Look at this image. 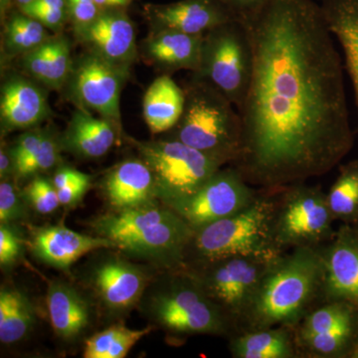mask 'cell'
Listing matches in <instances>:
<instances>
[{
    "label": "cell",
    "mask_w": 358,
    "mask_h": 358,
    "mask_svg": "<svg viewBox=\"0 0 358 358\" xmlns=\"http://www.w3.org/2000/svg\"><path fill=\"white\" fill-rule=\"evenodd\" d=\"M103 192L115 210L157 203L152 171L143 159H128L115 166L103 179Z\"/></svg>",
    "instance_id": "18"
},
{
    "label": "cell",
    "mask_w": 358,
    "mask_h": 358,
    "mask_svg": "<svg viewBox=\"0 0 358 358\" xmlns=\"http://www.w3.org/2000/svg\"><path fill=\"white\" fill-rule=\"evenodd\" d=\"M320 250L324 268L320 301H346L358 308V225L343 224Z\"/></svg>",
    "instance_id": "14"
},
{
    "label": "cell",
    "mask_w": 358,
    "mask_h": 358,
    "mask_svg": "<svg viewBox=\"0 0 358 358\" xmlns=\"http://www.w3.org/2000/svg\"><path fill=\"white\" fill-rule=\"evenodd\" d=\"M155 30H176L204 35L218 26L238 20L222 0H180L145 7Z\"/></svg>",
    "instance_id": "15"
},
{
    "label": "cell",
    "mask_w": 358,
    "mask_h": 358,
    "mask_svg": "<svg viewBox=\"0 0 358 358\" xmlns=\"http://www.w3.org/2000/svg\"><path fill=\"white\" fill-rule=\"evenodd\" d=\"M222 1L239 20L242 16L254 13L257 9L265 6L268 0H222Z\"/></svg>",
    "instance_id": "39"
},
{
    "label": "cell",
    "mask_w": 358,
    "mask_h": 358,
    "mask_svg": "<svg viewBox=\"0 0 358 358\" xmlns=\"http://www.w3.org/2000/svg\"><path fill=\"white\" fill-rule=\"evenodd\" d=\"M252 69L251 44L239 20L225 23L204 34L201 63L195 74L217 88L236 109L246 96Z\"/></svg>",
    "instance_id": "9"
},
{
    "label": "cell",
    "mask_w": 358,
    "mask_h": 358,
    "mask_svg": "<svg viewBox=\"0 0 358 358\" xmlns=\"http://www.w3.org/2000/svg\"><path fill=\"white\" fill-rule=\"evenodd\" d=\"M150 281L145 268L115 254L96 260L87 277L96 300L106 312L115 317L138 307Z\"/></svg>",
    "instance_id": "12"
},
{
    "label": "cell",
    "mask_w": 358,
    "mask_h": 358,
    "mask_svg": "<svg viewBox=\"0 0 358 358\" xmlns=\"http://www.w3.org/2000/svg\"><path fill=\"white\" fill-rule=\"evenodd\" d=\"M128 75V67L115 65L90 53L73 66L70 75L71 88L84 109L95 110L115 126L121 121L120 96Z\"/></svg>",
    "instance_id": "13"
},
{
    "label": "cell",
    "mask_w": 358,
    "mask_h": 358,
    "mask_svg": "<svg viewBox=\"0 0 358 358\" xmlns=\"http://www.w3.org/2000/svg\"><path fill=\"white\" fill-rule=\"evenodd\" d=\"M61 140L52 133L44 129L43 138L38 148L27 162L16 171V178H26L46 173L60 162Z\"/></svg>",
    "instance_id": "31"
},
{
    "label": "cell",
    "mask_w": 358,
    "mask_h": 358,
    "mask_svg": "<svg viewBox=\"0 0 358 358\" xmlns=\"http://www.w3.org/2000/svg\"><path fill=\"white\" fill-rule=\"evenodd\" d=\"M357 225H358V224H357Z\"/></svg>",
    "instance_id": "44"
},
{
    "label": "cell",
    "mask_w": 358,
    "mask_h": 358,
    "mask_svg": "<svg viewBox=\"0 0 358 358\" xmlns=\"http://www.w3.org/2000/svg\"><path fill=\"white\" fill-rule=\"evenodd\" d=\"M100 9L120 8L128 6L131 0H95Z\"/></svg>",
    "instance_id": "41"
},
{
    "label": "cell",
    "mask_w": 358,
    "mask_h": 358,
    "mask_svg": "<svg viewBox=\"0 0 358 358\" xmlns=\"http://www.w3.org/2000/svg\"><path fill=\"white\" fill-rule=\"evenodd\" d=\"M28 245L35 258L59 270H69L91 252L115 249L114 243L106 238L82 234L60 224L34 228Z\"/></svg>",
    "instance_id": "16"
},
{
    "label": "cell",
    "mask_w": 358,
    "mask_h": 358,
    "mask_svg": "<svg viewBox=\"0 0 358 358\" xmlns=\"http://www.w3.org/2000/svg\"><path fill=\"white\" fill-rule=\"evenodd\" d=\"M94 234L110 240L124 255L162 271L185 267L194 229L162 202L113 210L92 221Z\"/></svg>",
    "instance_id": "3"
},
{
    "label": "cell",
    "mask_w": 358,
    "mask_h": 358,
    "mask_svg": "<svg viewBox=\"0 0 358 358\" xmlns=\"http://www.w3.org/2000/svg\"><path fill=\"white\" fill-rule=\"evenodd\" d=\"M36 313L29 298L20 289L1 287L0 289V341L13 345L22 341L32 331Z\"/></svg>",
    "instance_id": "27"
},
{
    "label": "cell",
    "mask_w": 358,
    "mask_h": 358,
    "mask_svg": "<svg viewBox=\"0 0 358 358\" xmlns=\"http://www.w3.org/2000/svg\"><path fill=\"white\" fill-rule=\"evenodd\" d=\"M322 275L320 247H298L280 254L268 266L238 331L294 329L320 303Z\"/></svg>",
    "instance_id": "2"
},
{
    "label": "cell",
    "mask_w": 358,
    "mask_h": 358,
    "mask_svg": "<svg viewBox=\"0 0 358 358\" xmlns=\"http://www.w3.org/2000/svg\"><path fill=\"white\" fill-rule=\"evenodd\" d=\"M76 33L91 53L115 65L129 67L136 56L134 24L122 11H101L90 24L77 28Z\"/></svg>",
    "instance_id": "17"
},
{
    "label": "cell",
    "mask_w": 358,
    "mask_h": 358,
    "mask_svg": "<svg viewBox=\"0 0 358 358\" xmlns=\"http://www.w3.org/2000/svg\"><path fill=\"white\" fill-rule=\"evenodd\" d=\"M275 257L232 256L187 268L232 320L237 333L264 275Z\"/></svg>",
    "instance_id": "10"
},
{
    "label": "cell",
    "mask_w": 358,
    "mask_h": 358,
    "mask_svg": "<svg viewBox=\"0 0 358 358\" xmlns=\"http://www.w3.org/2000/svg\"><path fill=\"white\" fill-rule=\"evenodd\" d=\"M334 218L327 193L306 182L279 188L273 219V238L280 252L320 247L334 236Z\"/></svg>",
    "instance_id": "7"
},
{
    "label": "cell",
    "mask_w": 358,
    "mask_h": 358,
    "mask_svg": "<svg viewBox=\"0 0 358 358\" xmlns=\"http://www.w3.org/2000/svg\"><path fill=\"white\" fill-rule=\"evenodd\" d=\"M329 31L341 46L358 110V0H319Z\"/></svg>",
    "instance_id": "23"
},
{
    "label": "cell",
    "mask_w": 358,
    "mask_h": 358,
    "mask_svg": "<svg viewBox=\"0 0 358 358\" xmlns=\"http://www.w3.org/2000/svg\"><path fill=\"white\" fill-rule=\"evenodd\" d=\"M66 4V0H34L20 9L45 27L57 31L65 22Z\"/></svg>",
    "instance_id": "34"
},
{
    "label": "cell",
    "mask_w": 358,
    "mask_h": 358,
    "mask_svg": "<svg viewBox=\"0 0 358 358\" xmlns=\"http://www.w3.org/2000/svg\"><path fill=\"white\" fill-rule=\"evenodd\" d=\"M92 178L72 167H59L54 173L52 182L57 190L62 206H73L81 201L90 186Z\"/></svg>",
    "instance_id": "32"
},
{
    "label": "cell",
    "mask_w": 358,
    "mask_h": 358,
    "mask_svg": "<svg viewBox=\"0 0 358 358\" xmlns=\"http://www.w3.org/2000/svg\"><path fill=\"white\" fill-rule=\"evenodd\" d=\"M185 109L171 138L232 164L241 145V117L234 103L204 78L192 73L183 88Z\"/></svg>",
    "instance_id": "6"
},
{
    "label": "cell",
    "mask_w": 358,
    "mask_h": 358,
    "mask_svg": "<svg viewBox=\"0 0 358 358\" xmlns=\"http://www.w3.org/2000/svg\"><path fill=\"white\" fill-rule=\"evenodd\" d=\"M278 189L261 188L253 202L241 211L194 230L186 250L185 266L192 267L232 256L282 254L273 238Z\"/></svg>",
    "instance_id": "5"
},
{
    "label": "cell",
    "mask_w": 358,
    "mask_h": 358,
    "mask_svg": "<svg viewBox=\"0 0 358 358\" xmlns=\"http://www.w3.org/2000/svg\"><path fill=\"white\" fill-rule=\"evenodd\" d=\"M154 329L152 326L131 329L114 324L92 336L85 343V358H124L141 338Z\"/></svg>",
    "instance_id": "28"
},
{
    "label": "cell",
    "mask_w": 358,
    "mask_h": 358,
    "mask_svg": "<svg viewBox=\"0 0 358 358\" xmlns=\"http://www.w3.org/2000/svg\"><path fill=\"white\" fill-rule=\"evenodd\" d=\"M138 307L150 322L176 338L199 334L230 338L236 333L232 320L185 266L162 271L150 281Z\"/></svg>",
    "instance_id": "4"
},
{
    "label": "cell",
    "mask_w": 358,
    "mask_h": 358,
    "mask_svg": "<svg viewBox=\"0 0 358 358\" xmlns=\"http://www.w3.org/2000/svg\"><path fill=\"white\" fill-rule=\"evenodd\" d=\"M48 38L46 27L22 13L11 16L4 28V45L11 55H24Z\"/></svg>",
    "instance_id": "30"
},
{
    "label": "cell",
    "mask_w": 358,
    "mask_h": 358,
    "mask_svg": "<svg viewBox=\"0 0 358 358\" xmlns=\"http://www.w3.org/2000/svg\"><path fill=\"white\" fill-rule=\"evenodd\" d=\"M24 196L18 192L13 180L1 179L0 182V223L13 224L26 216Z\"/></svg>",
    "instance_id": "35"
},
{
    "label": "cell",
    "mask_w": 358,
    "mask_h": 358,
    "mask_svg": "<svg viewBox=\"0 0 358 358\" xmlns=\"http://www.w3.org/2000/svg\"><path fill=\"white\" fill-rule=\"evenodd\" d=\"M22 67L32 79L47 88H62L73 68L69 40L63 36L49 37L22 55Z\"/></svg>",
    "instance_id": "24"
},
{
    "label": "cell",
    "mask_w": 358,
    "mask_h": 358,
    "mask_svg": "<svg viewBox=\"0 0 358 358\" xmlns=\"http://www.w3.org/2000/svg\"><path fill=\"white\" fill-rule=\"evenodd\" d=\"M140 157L154 176L157 199L167 205L190 196L222 164L176 138L136 141Z\"/></svg>",
    "instance_id": "8"
},
{
    "label": "cell",
    "mask_w": 358,
    "mask_h": 358,
    "mask_svg": "<svg viewBox=\"0 0 358 358\" xmlns=\"http://www.w3.org/2000/svg\"><path fill=\"white\" fill-rule=\"evenodd\" d=\"M185 95L182 88L167 75L155 79L143 96V117L152 134L171 131L178 124Z\"/></svg>",
    "instance_id": "26"
},
{
    "label": "cell",
    "mask_w": 358,
    "mask_h": 358,
    "mask_svg": "<svg viewBox=\"0 0 358 358\" xmlns=\"http://www.w3.org/2000/svg\"><path fill=\"white\" fill-rule=\"evenodd\" d=\"M355 358H358V345L357 348V352H355Z\"/></svg>",
    "instance_id": "43"
},
{
    "label": "cell",
    "mask_w": 358,
    "mask_h": 358,
    "mask_svg": "<svg viewBox=\"0 0 358 358\" xmlns=\"http://www.w3.org/2000/svg\"><path fill=\"white\" fill-rule=\"evenodd\" d=\"M44 129H35L25 131L16 140L10 148L11 155L15 166V173L24 162H27L38 148L40 141L43 138ZM15 176V173H14Z\"/></svg>",
    "instance_id": "37"
},
{
    "label": "cell",
    "mask_w": 358,
    "mask_h": 358,
    "mask_svg": "<svg viewBox=\"0 0 358 358\" xmlns=\"http://www.w3.org/2000/svg\"><path fill=\"white\" fill-rule=\"evenodd\" d=\"M34 0H15L16 3L18 4L20 7L26 6V4L31 3Z\"/></svg>",
    "instance_id": "42"
},
{
    "label": "cell",
    "mask_w": 358,
    "mask_h": 358,
    "mask_svg": "<svg viewBox=\"0 0 358 358\" xmlns=\"http://www.w3.org/2000/svg\"><path fill=\"white\" fill-rule=\"evenodd\" d=\"M327 204L334 220L358 224V159L352 160L341 171L327 193Z\"/></svg>",
    "instance_id": "29"
},
{
    "label": "cell",
    "mask_w": 358,
    "mask_h": 358,
    "mask_svg": "<svg viewBox=\"0 0 358 358\" xmlns=\"http://www.w3.org/2000/svg\"><path fill=\"white\" fill-rule=\"evenodd\" d=\"M46 303L54 333L62 341H76L91 324L89 301L68 282H49Z\"/></svg>",
    "instance_id": "19"
},
{
    "label": "cell",
    "mask_w": 358,
    "mask_h": 358,
    "mask_svg": "<svg viewBox=\"0 0 358 358\" xmlns=\"http://www.w3.org/2000/svg\"><path fill=\"white\" fill-rule=\"evenodd\" d=\"M23 196L30 206L40 214L53 213L59 206H61L57 190L52 180L44 176H35L26 186Z\"/></svg>",
    "instance_id": "33"
},
{
    "label": "cell",
    "mask_w": 358,
    "mask_h": 358,
    "mask_svg": "<svg viewBox=\"0 0 358 358\" xmlns=\"http://www.w3.org/2000/svg\"><path fill=\"white\" fill-rule=\"evenodd\" d=\"M23 241L11 224L0 225V264L7 267L15 263L22 252Z\"/></svg>",
    "instance_id": "36"
},
{
    "label": "cell",
    "mask_w": 358,
    "mask_h": 358,
    "mask_svg": "<svg viewBox=\"0 0 358 358\" xmlns=\"http://www.w3.org/2000/svg\"><path fill=\"white\" fill-rule=\"evenodd\" d=\"M234 358H298L294 329L284 326L248 329L230 336Z\"/></svg>",
    "instance_id": "25"
},
{
    "label": "cell",
    "mask_w": 358,
    "mask_h": 358,
    "mask_svg": "<svg viewBox=\"0 0 358 358\" xmlns=\"http://www.w3.org/2000/svg\"><path fill=\"white\" fill-rule=\"evenodd\" d=\"M258 193L235 167H221L197 192L169 207L197 230L241 211Z\"/></svg>",
    "instance_id": "11"
},
{
    "label": "cell",
    "mask_w": 358,
    "mask_h": 358,
    "mask_svg": "<svg viewBox=\"0 0 358 358\" xmlns=\"http://www.w3.org/2000/svg\"><path fill=\"white\" fill-rule=\"evenodd\" d=\"M204 35L187 34L176 30H157L143 42L148 60L164 70L199 71Z\"/></svg>",
    "instance_id": "21"
},
{
    "label": "cell",
    "mask_w": 358,
    "mask_h": 358,
    "mask_svg": "<svg viewBox=\"0 0 358 358\" xmlns=\"http://www.w3.org/2000/svg\"><path fill=\"white\" fill-rule=\"evenodd\" d=\"M115 128L117 126L109 120L94 117L86 109H80L73 114L60 138L61 145L66 152L82 159H99L108 154L114 145Z\"/></svg>",
    "instance_id": "22"
},
{
    "label": "cell",
    "mask_w": 358,
    "mask_h": 358,
    "mask_svg": "<svg viewBox=\"0 0 358 358\" xmlns=\"http://www.w3.org/2000/svg\"><path fill=\"white\" fill-rule=\"evenodd\" d=\"M0 98L1 124L6 129L32 128L49 114L44 92L26 78H9L2 86Z\"/></svg>",
    "instance_id": "20"
},
{
    "label": "cell",
    "mask_w": 358,
    "mask_h": 358,
    "mask_svg": "<svg viewBox=\"0 0 358 358\" xmlns=\"http://www.w3.org/2000/svg\"><path fill=\"white\" fill-rule=\"evenodd\" d=\"M253 69L241 145L231 164L252 186L278 189L338 166L355 143L343 65L319 2L268 0L239 18Z\"/></svg>",
    "instance_id": "1"
},
{
    "label": "cell",
    "mask_w": 358,
    "mask_h": 358,
    "mask_svg": "<svg viewBox=\"0 0 358 358\" xmlns=\"http://www.w3.org/2000/svg\"><path fill=\"white\" fill-rule=\"evenodd\" d=\"M66 2L76 29L90 24L101 13L95 0H66Z\"/></svg>",
    "instance_id": "38"
},
{
    "label": "cell",
    "mask_w": 358,
    "mask_h": 358,
    "mask_svg": "<svg viewBox=\"0 0 358 358\" xmlns=\"http://www.w3.org/2000/svg\"><path fill=\"white\" fill-rule=\"evenodd\" d=\"M14 173H15V166H14L10 148L2 145L0 150V178H11Z\"/></svg>",
    "instance_id": "40"
}]
</instances>
